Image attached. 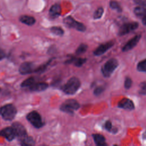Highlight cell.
I'll list each match as a JSON object with an SVG mask.
<instances>
[{
    "mask_svg": "<svg viewBox=\"0 0 146 146\" xmlns=\"http://www.w3.org/2000/svg\"><path fill=\"white\" fill-rule=\"evenodd\" d=\"M80 86V80L76 77H72L70 78L62 87V90L67 94L72 95L78 90Z\"/></svg>",
    "mask_w": 146,
    "mask_h": 146,
    "instance_id": "6da1fadb",
    "label": "cell"
},
{
    "mask_svg": "<svg viewBox=\"0 0 146 146\" xmlns=\"http://www.w3.org/2000/svg\"><path fill=\"white\" fill-rule=\"evenodd\" d=\"M15 107L11 104L5 105L0 108V115L6 120H13L17 114Z\"/></svg>",
    "mask_w": 146,
    "mask_h": 146,
    "instance_id": "7a4b0ae2",
    "label": "cell"
},
{
    "mask_svg": "<svg viewBox=\"0 0 146 146\" xmlns=\"http://www.w3.org/2000/svg\"><path fill=\"white\" fill-rule=\"evenodd\" d=\"M118 61L114 58L107 60L102 67V72L104 76L110 77L118 66Z\"/></svg>",
    "mask_w": 146,
    "mask_h": 146,
    "instance_id": "3957f363",
    "label": "cell"
},
{
    "mask_svg": "<svg viewBox=\"0 0 146 146\" xmlns=\"http://www.w3.org/2000/svg\"><path fill=\"white\" fill-rule=\"evenodd\" d=\"M79 107L80 105L76 100L68 99L60 106V109L64 112L73 114L74 111L77 110Z\"/></svg>",
    "mask_w": 146,
    "mask_h": 146,
    "instance_id": "277c9868",
    "label": "cell"
},
{
    "mask_svg": "<svg viewBox=\"0 0 146 146\" xmlns=\"http://www.w3.org/2000/svg\"><path fill=\"white\" fill-rule=\"evenodd\" d=\"M27 120L35 128H39L43 125V123L42 120V117L39 113L35 111H33L30 112L27 115Z\"/></svg>",
    "mask_w": 146,
    "mask_h": 146,
    "instance_id": "5b68a950",
    "label": "cell"
},
{
    "mask_svg": "<svg viewBox=\"0 0 146 146\" xmlns=\"http://www.w3.org/2000/svg\"><path fill=\"white\" fill-rule=\"evenodd\" d=\"M64 23L70 28H74L80 31H84L86 30L85 26L80 22L75 21L73 18L68 16L63 20Z\"/></svg>",
    "mask_w": 146,
    "mask_h": 146,
    "instance_id": "8992f818",
    "label": "cell"
},
{
    "mask_svg": "<svg viewBox=\"0 0 146 146\" xmlns=\"http://www.w3.org/2000/svg\"><path fill=\"white\" fill-rule=\"evenodd\" d=\"M15 133L16 136H17L20 141H22L27 136H28L26 131L25 127L19 123L15 122L11 126Z\"/></svg>",
    "mask_w": 146,
    "mask_h": 146,
    "instance_id": "52a82bcc",
    "label": "cell"
},
{
    "mask_svg": "<svg viewBox=\"0 0 146 146\" xmlns=\"http://www.w3.org/2000/svg\"><path fill=\"white\" fill-rule=\"evenodd\" d=\"M138 23L137 22H130L123 25L119 30V35L120 36H122L125 35L129 32L133 31L138 27Z\"/></svg>",
    "mask_w": 146,
    "mask_h": 146,
    "instance_id": "ba28073f",
    "label": "cell"
},
{
    "mask_svg": "<svg viewBox=\"0 0 146 146\" xmlns=\"http://www.w3.org/2000/svg\"><path fill=\"white\" fill-rule=\"evenodd\" d=\"M113 44L114 43L112 41L102 44L95 50V51H94V54L96 56H99L103 54L111 47H112L113 46Z\"/></svg>",
    "mask_w": 146,
    "mask_h": 146,
    "instance_id": "9c48e42d",
    "label": "cell"
},
{
    "mask_svg": "<svg viewBox=\"0 0 146 146\" xmlns=\"http://www.w3.org/2000/svg\"><path fill=\"white\" fill-rule=\"evenodd\" d=\"M0 136L6 138L8 141H11L16 137L15 131L12 127H6L2 129L0 131Z\"/></svg>",
    "mask_w": 146,
    "mask_h": 146,
    "instance_id": "30bf717a",
    "label": "cell"
},
{
    "mask_svg": "<svg viewBox=\"0 0 146 146\" xmlns=\"http://www.w3.org/2000/svg\"><path fill=\"white\" fill-rule=\"evenodd\" d=\"M35 68H34L33 64L31 62H27L23 63L21 65L19 69V72L23 75L30 74L35 71Z\"/></svg>",
    "mask_w": 146,
    "mask_h": 146,
    "instance_id": "8fae6325",
    "label": "cell"
},
{
    "mask_svg": "<svg viewBox=\"0 0 146 146\" xmlns=\"http://www.w3.org/2000/svg\"><path fill=\"white\" fill-rule=\"evenodd\" d=\"M117 106L119 108L127 110H132L135 108L133 102L131 99L128 98H123L120 100L118 103Z\"/></svg>",
    "mask_w": 146,
    "mask_h": 146,
    "instance_id": "7c38bea8",
    "label": "cell"
},
{
    "mask_svg": "<svg viewBox=\"0 0 146 146\" xmlns=\"http://www.w3.org/2000/svg\"><path fill=\"white\" fill-rule=\"evenodd\" d=\"M141 38L140 35H135L132 39H131L123 47V51H128L131 49H132L139 42L140 39Z\"/></svg>",
    "mask_w": 146,
    "mask_h": 146,
    "instance_id": "4fadbf2b",
    "label": "cell"
},
{
    "mask_svg": "<svg viewBox=\"0 0 146 146\" xmlns=\"http://www.w3.org/2000/svg\"><path fill=\"white\" fill-rule=\"evenodd\" d=\"M61 13V7L59 4L56 3L52 5L50 10H49V14L50 16L52 18H55L59 17Z\"/></svg>",
    "mask_w": 146,
    "mask_h": 146,
    "instance_id": "5bb4252c",
    "label": "cell"
},
{
    "mask_svg": "<svg viewBox=\"0 0 146 146\" xmlns=\"http://www.w3.org/2000/svg\"><path fill=\"white\" fill-rule=\"evenodd\" d=\"M48 87V84L44 82L34 83L29 88L32 91H42L47 89Z\"/></svg>",
    "mask_w": 146,
    "mask_h": 146,
    "instance_id": "9a60e30c",
    "label": "cell"
},
{
    "mask_svg": "<svg viewBox=\"0 0 146 146\" xmlns=\"http://www.w3.org/2000/svg\"><path fill=\"white\" fill-rule=\"evenodd\" d=\"M94 140L97 145L103 146L107 145L106 143V139L104 136L99 133H95L92 135Z\"/></svg>",
    "mask_w": 146,
    "mask_h": 146,
    "instance_id": "2e32d148",
    "label": "cell"
},
{
    "mask_svg": "<svg viewBox=\"0 0 146 146\" xmlns=\"http://www.w3.org/2000/svg\"><path fill=\"white\" fill-rule=\"evenodd\" d=\"M135 14L140 17H143L146 15V3L139 5L134 9Z\"/></svg>",
    "mask_w": 146,
    "mask_h": 146,
    "instance_id": "e0dca14e",
    "label": "cell"
},
{
    "mask_svg": "<svg viewBox=\"0 0 146 146\" xmlns=\"http://www.w3.org/2000/svg\"><path fill=\"white\" fill-rule=\"evenodd\" d=\"M20 21L28 26H32L35 23V19L31 16L29 15H22L19 18Z\"/></svg>",
    "mask_w": 146,
    "mask_h": 146,
    "instance_id": "ac0fdd59",
    "label": "cell"
},
{
    "mask_svg": "<svg viewBox=\"0 0 146 146\" xmlns=\"http://www.w3.org/2000/svg\"><path fill=\"white\" fill-rule=\"evenodd\" d=\"M35 83V79L33 77H30L25 80H24L21 86L22 87H30L31 85H33Z\"/></svg>",
    "mask_w": 146,
    "mask_h": 146,
    "instance_id": "d6986e66",
    "label": "cell"
},
{
    "mask_svg": "<svg viewBox=\"0 0 146 146\" xmlns=\"http://www.w3.org/2000/svg\"><path fill=\"white\" fill-rule=\"evenodd\" d=\"M50 30L53 34L59 36H62L64 33L63 30L60 27H57V26L52 27Z\"/></svg>",
    "mask_w": 146,
    "mask_h": 146,
    "instance_id": "ffe728a7",
    "label": "cell"
},
{
    "mask_svg": "<svg viewBox=\"0 0 146 146\" xmlns=\"http://www.w3.org/2000/svg\"><path fill=\"white\" fill-rule=\"evenodd\" d=\"M86 61V58H73L72 62L74 63V64L77 67H80L82 66Z\"/></svg>",
    "mask_w": 146,
    "mask_h": 146,
    "instance_id": "44dd1931",
    "label": "cell"
},
{
    "mask_svg": "<svg viewBox=\"0 0 146 146\" xmlns=\"http://www.w3.org/2000/svg\"><path fill=\"white\" fill-rule=\"evenodd\" d=\"M137 70L141 72H146V59L139 62L137 66Z\"/></svg>",
    "mask_w": 146,
    "mask_h": 146,
    "instance_id": "7402d4cb",
    "label": "cell"
},
{
    "mask_svg": "<svg viewBox=\"0 0 146 146\" xmlns=\"http://www.w3.org/2000/svg\"><path fill=\"white\" fill-rule=\"evenodd\" d=\"M21 144L23 145H32L34 144V141L33 139L29 136H27L23 140L21 141Z\"/></svg>",
    "mask_w": 146,
    "mask_h": 146,
    "instance_id": "603a6c76",
    "label": "cell"
},
{
    "mask_svg": "<svg viewBox=\"0 0 146 146\" xmlns=\"http://www.w3.org/2000/svg\"><path fill=\"white\" fill-rule=\"evenodd\" d=\"M87 48H88V46L87 44H84V43L80 44L76 50V54L78 55L83 54L86 51Z\"/></svg>",
    "mask_w": 146,
    "mask_h": 146,
    "instance_id": "cb8c5ba5",
    "label": "cell"
},
{
    "mask_svg": "<svg viewBox=\"0 0 146 146\" xmlns=\"http://www.w3.org/2000/svg\"><path fill=\"white\" fill-rule=\"evenodd\" d=\"M110 7H111L112 9H115V10H116L117 11H121V6H120V4H119L117 1H111L110 2Z\"/></svg>",
    "mask_w": 146,
    "mask_h": 146,
    "instance_id": "d4e9b609",
    "label": "cell"
},
{
    "mask_svg": "<svg viewBox=\"0 0 146 146\" xmlns=\"http://www.w3.org/2000/svg\"><path fill=\"white\" fill-rule=\"evenodd\" d=\"M103 9L102 7L98 8L94 14V19H99L100 18H101L103 14Z\"/></svg>",
    "mask_w": 146,
    "mask_h": 146,
    "instance_id": "484cf974",
    "label": "cell"
},
{
    "mask_svg": "<svg viewBox=\"0 0 146 146\" xmlns=\"http://www.w3.org/2000/svg\"><path fill=\"white\" fill-rule=\"evenodd\" d=\"M139 94L141 95H146V82H141L139 85Z\"/></svg>",
    "mask_w": 146,
    "mask_h": 146,
    "instance_id": "4316f807",
    "label": "cell"
},
{
    "mask_svg": "<svg viewBox=\"0 0 146 146\" xmlns=\"http://www.w3.org/2000/svg\"><path fill=\"white\" fill-rule=\"evenodd\" d=\"M104 127L107 131H108L110 132H116V129L114 128H112V123L110 121H107L106 122V123L104 124Z\"/></svg>",
    "mask_w": 146,
    "mask_h": 146,
    "instance_id": "83f0119b",
    "label": "cell"
},
{
    "mask_svg": "<svg viewBox=\"0 0 146 146\" xmlns=\"http://www.w3.org/2000/svg\"><path fill=\"white\" fill-rule=\"evenodd\" d=\"M132 84V81L130 78H126L124 81V87L126 89H129Z\"/></svg>",
    "mask_w": 146,
    "mask_h": 146,
    "instance_id": "f1b7e54d",
    "label": "cell"
},
{
    "mask_svg": "<svg viewBox=\"0 0 146 146\" xmlns=\"http://www.w3.org/2000/svg\"><path fill=\"white\" fill-rule=\"evenodd\" d=\"M104 90V88L103 86H99L97 87L94 91V93L95 95H100Z\"/></svg>",
    "mask_w": 146,
    "mask_h": 146,
    "instance_id": "f546056e",
    "label": "cell"
},
{
    "mask_svg": "<svg viewBox=\"0 0 146 146\" xmlns=\"http://www.w3.org/2000/svg\"><path fill=\"white\" fill-rule=\"evenodd\" d=\"M135 2L138 5H141L146 3V0H135Z\"/></svg>",
    "mask_w": 146,
    "mask_h": 146,
    "instance_id": "4dcf8cb0",
    "label": "cell"
},
{
    "mask_svg": "<svg viewBox=\"0 0 146 146\" xmlns=\"http://www.w3.org/2000/svg\"><path fill=\"white\" fill-rule=\"evenodd\" d=\"M5 56V52L3 51V50L0 48V60H2V59H3Z\"/></svg>",
    "mask_w": 146,
    "mask_h": 146,
    "instance_id": "1f68e13d",
    "label": "cell"
},
{
    "mask_svg": "<svg viewBox=\"0 0 146 146\" xmlns=\"http://www.w3.org/2000/svg\"><path fill=\"white\" fill-rule=\"evenodd\" d=\"M142 22H143V23L144 25H146V15L143 17Z\"/></svg>",
    "mask_w": 146,
    "mask_h": 146,
    "instance_id": "d6a6232c",
    "label": "cell"
},
{
    "mask_svg": "<svg viewBox=\"0 0 146 146\" xmlns=\"http://www.w3.org/2000/svg\"><path fill=\"white\" fill-rule=\"evenodd\" d=\"M143 136H144V139H146V131L144 132V135H143Z\"/></svg>",
    "mask_w": 146,
    "mask_h": 146,
    "instance_id": "836d02e7",
    "label": "cell"
},
{
    "mask_svg": "<svg viewBox=\"0 0 146 146\" xmlns=\"http://www.w3.org/2000/svg\"><path fill=\"white\" fill-rule=\"evenodd\" d=\"M0 90H1V89H0Z\"/></svg>",
    "mask_w": 146,
    "mask_h": 146,
    "instance_id": "e575fe53",
    "label": "cell"
}]
</instances>
